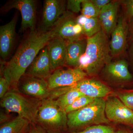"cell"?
<instances>
[{
  "label": "cell",
  "mask_w": 133,
  "mask_h": 133,
  "mask_svg": "<svg viewBox=\"0 0 133 133\" xmlns=\"http://www.w3.org/2000/svg\"><path fill=\"white\" fill-rule=\"evenodd\" d=\"M105 67V71L114 80L128 82L132 79V75L129 71L128 63L124 59L111 62Z\"/></svg>",
  "instance_id": "cell-18"
},
{
  "label": "cell",
  "mask_w": 133,
  "mask_h": 133,
  "mask_svg": "<svg viewBox=\"0 0 133 133\" xmlns=\"http://www.w3.org/2000/svg\"><path fill=\"white\" fill-rule=\"evenodd\" d=\"M65 1L46 0L43 11L42 24L44 29L52 28L59 18L66 12Z\"/></svg>",
  "instance_id": "cell-11"
},
{
  "label": "cell",
  "mask_w": 133,
  "mask_h": 133,
  "mask_svg": "<svg viewBox=\"0 0 133 133\" xmlns=\"http://www.w3.org/2000/svg\"><path fill=\"white\" fill-rule=\"evenodd\" d=\"M95 98L83 95L78 98L72 104L68 107L65 110L66 114L81 109L90 104Z\"/></svg>",
  "instance_id": "cell-24"
},
{
  "label": "cell",
  "mask_w": 133,
  "mask_h": 133,
  "mask_svg": "<svg viewBox=\"0 0 133 133\" xmlns=\"http://www.w3.org/2000/svg\"></svg>",
  "instance_id": "cell-37"
},
{
  "label": "cell",
  "mask_w": 133,
  "mask_h": 133,
  "mask_svg": "<svg viewBox=\"0 0 133 133\" xmlns=\"http://www.w3.org/2000/svg\"><path fill=\"white\" fill-rule=\"evenodd\" d=\"M120 5V1H112L100 11L98 18L102 29L108 36L111 35L117 24Z\"/></svg>",
  "instance_id": "cell-14"
},
{
  "label": "cell",
  "mask_w": 133,
  "mask_h": 133,
  "mask_svg": "<svg viewBox=\"0 0 133 133\" xmlns=\"http://www.w3.org/2000/svg\"><path fill=\"white\" fill-rule=\"evenodd\" d=\"M84 95L79 91L69 87V90L65 93L58 97L56 100V103L58 107L65 111L66 108L71 104L78 98Z\"/></svg>",
  "instance_id": "cell-22"
},
{
  "label": "cell",
  "mask_w": 133,
  "mask_h": 133,
  "mask_svg": "<svg viewBox=\"0 0 133 133\" xmlns=\"http://www.w3.org/2000/svg\"><path fill=\"white\" fill-rule=\"evenodd\" d=\"M10 117L9 116H8L7 115L1 112V123H4V122H8L7 120H9Z\"/></svg>",
  "instance_id": "cell-33"
},
{
  "label": "cell",
  "mask_w": 133,
  "mask_h": 133,
  "mask_svg": "<svg viewBox=\"0 0 133 133\" xmlns=\"http://www.w3.org/2000/svg\"><path fill=\"white\" fill-rule=\"evenodd\" d=\"M17 20L15 16L8 23L0 27V54L3 59L9 56L14 43Z\"/></svg>",
  "instance_id": "cell-15"
},
{
  "label": "cell",
  "mask_w": 133,
  "mask_h": 133,
  "mask_svg": "<svg viewBox=\"0 0 133 133\" xmlns=\"http://www.w3.org/2000/svg\"><path fill=\"white\" fill-rule=\"evenodd\" d=\"M129 55L130 58L133 62V41H132L129 50Z\"/></svg>",
  "instance_id": "cell-35"
},
{
  "label": "cell",
  "mask_w": 133,
  "mask_h": 133,
  "mask_svg": "<svg viewBox=\"0 0 133 133\" xmlns=\"http://www.w3.org/2000/svg\"><path fill=\"white\" fill-rule=\"evenodd\" d=\"M84 0H68L66 8L72 13H78L81 10V5Z\"/></svg>",
  "instance_id": "cell-29"
},
{
  "label": "cell",
  "mask_w": 133,
  "mask_h": 133,
  "mask_svg": "<svg viewBox=\"0 0 133 133\" xmlns=\"http://www.w3.org/2000/svg\"><path fill=\"white\" fill-rule=\"evenodd\" d=\"M128 35H129L130 39L133 41V18L128 22Z\"/></svg>",
  "instance_id": "cell-32"
},
{
  "label": "cell",
  "mask_w": 133,
  "mask_h": 133,
  "mask_svg": "<svg viewBox=\"0 0 133 133\" xmlns=\"http://www.w3.org/2000/svg\"><path fill=\"white\" fill-rule=\"evenodd\" d=\"M71 87L84 95L93 98H103L111 92L104 84L93 79H84Z\"/></svg>",
  "instance_id": "cell-12"
},
{
  "label": "cell",
  "mask_w": 133,
  "mask_h": 133,
  "mask_svg": "<svg viewBox=\"0 0 133 133\" xmlns=\"http://www.w3.org/2000/svg\"><path fill=\"white\" fill-rule=\"evenodd\" d=\"M91 1L100 10L112 1L110 0H91Z\"/></svg>",
  "instance_id": "cell-31"
},
{
  "label": "cell",
  "mask_w": 133,
  "mask_h": 133,
  "mask_svg": "<svg viewBox=\"0 0 133 133\" xmlns=\"http://www.w3.org/2000/svg\"><path fill=\"white\" fill-rule=\"evenodd\" d=\"M22 89L27 95L43 99L50 95L48 81L44 79L29 76L23 84Z\"/></svg>",
  "instance_id": "cell-17"
},
{
  "label": "cell",
  "mask_w": 133,
  "mask_h": 133,
  "mask_svg": "<svg viewBox=\"0 0 133 133\" xmlns=\"http://www.w3.org/2000/svg\"><path fill=\"white\" fill-rule=\"evenodd\" d=\"M26 71L29 76L38 78H48L50 76L52 71L47 46L41 50Z\"/></svg>",
  "instance_id": "cell-13"
},
{
  "label": "cell",
  "mask_w": 133,
  "mask_h": 133,
  "mask_svg": "<svg viewBox=\"0 0 133 133\" xmlns=\"http://www.w3.org/2000/svg\"><path fill=\"white\" fill-rule=\"evenodd\" d=\"M116 95L124 104L133 111V91L118 92Z\"/></svg>",
  "instance_id": "cell-28"
},
{
  "label": "cell",
  "mask_w": 133,
  "mask_h": 133,
  "mask_svg": "<svg viewBox=\"0 0 133 133\" xmlns=\"http://www.w3.org/2000/svg\"><path fill=\"white\" fill-rule=\"evenodd\" d=\"M110 48L112 56L116 57L123 54L127 45L128 35V24L124 16L118 17L115 28L111 34Z\"/></svg>",
  "instance_id": "cell-10"
},
{
  "label": "cell",
  "mask_w": 133,
  "mask_h": 133,
  "mask_svg": "<svg viewBox=\"0 0 133 133\" xmlns=\"http://www.w3.org/2000/svg\"><path fill=\"white\" fill-rule=\"evenodd\" d=\"M105 100L95 98L81 109L67 114V126L72 132H78L96 125H109L110 122L105 113Z\"/></svg>",
  "instance_id": "cell-3"
},
{
  "label": "cell",
  "mask_w": 133,
  "mask_h": 133,
  "mask_svg": "<svg viewBox=\"0 0 133 133\" xmlns=\"http://www.w3.org/2000/svg\"><path fill=\"white\" fill-rule=\"evenodd\" d=\"M132 132L128 128H122L116 129L115 133H130Z\"/></svg>",
  "instance_id": "cell-34"
},
{
  "label": "cell",
  "mask_w": 133,
  "mask_h": 133,
  "mask_svg": "<svg viewBox=\"0 0 133 133\" xmlns=\"http://www.w3.org/2000/svg\"><path fill=\"white\" fill-rule=\"evenodd\" d=\"M36 2L34 0H13L9 2L3 8V11L8 12L16 9L21 12L22 17L20 31L23 32L27 29L30 31L35 29Z\"/></svg>",
  "instance_id": "cell-9"
},
{
  "label": "cell",
  "mask_w": 133,
  "mask_h": 133,
  "mask_svg": "<svg viewBox=\"0 0 133 133\" xmlns=\"http://www.w3.org/2000/svg\"><path fill=\"white\" fill-rule=\"evenodd\" d=\"M105 102V113L109 121L125 125L133 129V110L116 96H109Z\"/></svg>",
  "instance_id": "cell-7"
},
{
  "label": "cell",
  "mask_w": 133,
  "mask_h": 133,
  "mask_svg": "<svg viewBox=\"0 0 133 133\" xmlns=\"http://www.w3.org/2000/svg\"><path fill=\"white\" fill-rule=\"evenodd\" d=\"M112 56L108 36L102 29L87 38L85 52L79 58L77 68L83 70L87 76H95L111 62Z\"/></svg>",
  "instance_id": "cell-2"
},
{
  "label": "cell",
  "mask_w": 133,
  "mask_h": 133,
  "mask_svg": "<svg viewBox=\"0 0 133 133\" xmlns=\"http://www.w3.org/2000/svg\"><path fill=\"white\" fill-rule=\"evenodd\" d=\"M40 102L29 99L16 91L8 92L2 98L1 105L8 113L15 112L31 124L37 122Z\"/></svg>",
  "instance_id": "cell-5"
},
{
  "label": "cell",
  "mask_w": 133,
  "mask_h": 133,
  "mask_svg": "<svg viewBox=\"0 0 133 133\" xmlns=\"http://www.w3.org/2000/svg\"><path fill=\"white\" fill-rule=\"evenodd\" d=\"M3 76L0 78V97L2 98L8 92L11 85V79L9 74L4 69H2Z\"/></svg>",
  "instance_id": "cell-26"
},
{
  "label": "cell",
  "mask_w": 133,
  "mask_h": 133,
  "mask_svg": "<svg viewBox=\"0 0 133 133\" xmlns=\"http://www.w3.org/2000/svg\"><path fill=\"white\" fill-rule=\"evenodd\" d=\"M30 124L28 120L18 116L1 126L0 133H28Z\"/></svg>",
  "instance_id": "cell-20"
},
{
  "label": "cell",
  "mask_w": 133,
  "mask_h": 133,
  "mask_svg": "<svg viewBox=\"0 0 133 133\" xmlns=\"http://www.w3.org/2000/svg\"><path fill=\"white\" fill-rule=\"evenodd\" d=\"M28 133H50L40 125L32 124Z\"/></svg>",
  "instance_id": "cell-30"
},
{
  "label": "cell",
  "mask_w": 133,
  "mask_h": 133,
  "mask_svg": "<svg viewBox=\"0 0 133 133\" xmlns=\"http://www.w3.org/2000/svg\"><path fill=\"white\" fill-rule=\"evenodd\" d=\"M82 15L87 18H97L100 11L91 0H84L81 5Z\"/></svg>",
  "instance_id": "cell-23"
},
{
  "label": "cell",
  "mask_w": 133,
  "mask_h": 133,
  "mask_svg": "<svg viewBox=\"0 0 133 133\" xmlns=\"http://www.w3.org/2000/svg\"><path fill=\"white\" fill-rule=\"evenodd\" d=\"M124 9L125 19L128 22L133 18V0L120 1Z\"/></svg>",
  "instance_id": "cell-27"
},
{
  "label": "cell",
  "mask_w": 133,
  "mask_h": 133,
  "mask_svg": "<svg viewBox=\"0 0 133 133\" xmlns=\"http://www.w3.org/2000/svg\"><path fill=\"white\" fill-rule=\"evenodd\" d=\"M56 37L55 29L30 31L11 59L5 66L11 79V85L16 86L22 76L50 40Z\"/></svg>",
  "instance_id": "cell-1"
},
{
  "label": "cell",
  "mask_w": 133,
  "mask_h": 133,
  "mask_svg": "<svg viewBox=\"0 0 133 133\" xmlns=\"http://www.w3.org/2000/svg\"><path fill=\"white\" fill-rule=\"evenodd\" d=\"M37 122L50 133H61L67 126V114L54 99H44L39 104Z\"/></svg>",
  "instance_id": "cell-4"
},
{
  "label": "cell",
  "mask_w": 133,
  "mask_h": 133,
  "mask_svg": "<svg viewBox=\"0 0 133 133\" xmlns=\"http://www.w3.org/2000/svg\"><path fill=\"white\" fill-rule=\"evenodd\" d=\"M116 129L109 125H99L91 126L78 132L68 133H115Z\"/></svg>",
  "instance_id": "cell-25"
},
{
  "label": "cell",
  "mask_w": 133,
  "mask_h": 133,
  "mask_svg": "<svg viewBox=\"0 0 133 133\" xmlns=\"http://www.w3.org/2000/svg\"><path fill=\"white\" fill-rule=\"evenodd\" d=\"M87 76L84 71L78 68L58 69L51 74L47 81L50 91H51L74 85Z\"/></svg>",
  "instance_id": "cell-8"
},
{
  "label": "cell",
  "mask_w": 133,
  "mask_h": 133,
  "mask_svg": "<svg viewBox=\"0 0 133 133\" xmlns=\"http://www.w3.org/2000/svg\"><path fill=\"white\" fill-rule=\"evenodd\" d=\"M53 28L56 37L62 38L66 43L84 38L83 29L77 22V17L68 10L59 18Z\"/></svg>",
  "instance_id": "cell-6"
},
{
  "label": "cell",
  "mask_w": 133,
  "mask_h": 133,
  "mask_svg": "<svg viewBox=\"0 0 133 133\" xmlns=\"http://www.w3.org/2000/svg\"><path fill=\"white\" fill-rule=\"evenodd\" d=\"M66 43L65 64L77 68L79 58L85 52L87 38Z\"/></svg>",
  "instance_id": "cell-19"
},
{
  "label": "cell",
  "mask_w": 133,
  "mask_h": 133,
  "mask_svg": "<svg viewBox=\"0 0 133 133\" xmlns=\"http://www.w3.org/2000/svg\"><path fill=\"white\" fill-rule=\"evenodd\" d=\"M77 20L87 38L92 37L102 30L98 17L87 18L81 15L77 17Z\"/></svg>",
  "instance_id": "cell-21"
},
{
  "label": "cell",
  "mask_w": 133,
  "mask_h": 133,
  "mask_svg": "<svg viewBox=\"0 0 133 133\" xmlns=\"http://www.w3.org/2000/svg\"><path fill=\"white\" fill-rule=\"evenodd\" d=\"M67 43L56 37L49 41L47 46L52 71H55L65 64Z\"/></svg>",
  "instance_id": "cell-16"
},
{
  "label": "cell",
  "mask_w": 133,
  "mask_h": 133,
  "mask_svg": "<svg viewBox=\"0 0 133 133\" xmlns=\"http://www.w3.org/2000/svg\"><path fill=\"white\" fill-rule=\"evenodd\" d=\"M130 133H133V132H131Z\"/></svg>",
  "instance_id": "cell-36"
}]
</instances>
